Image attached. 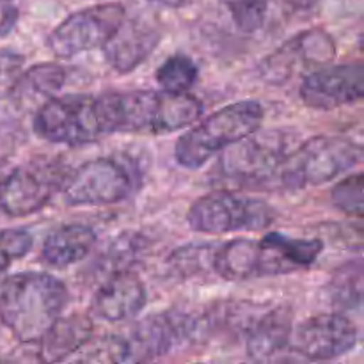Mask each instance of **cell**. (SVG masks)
I'll list each match as a JSON object with an SVG mask.
<instances>
[{
  "label": "cell",
  "instance_id": "obj_23",
  "mask_svg": "<svg viewBox=\"0 0 364 364\" xmlns=\"http://www.w3.org/2000/svg\"><path fill=\"white\" fill-rule=\"evenodd\" d=\"M327 301L340 311H358L363 304V263L354 259L334 270L326 288Z\"/></svg>",
  "mask_w": 364,
  "mask_h": 364
},
{
  "label": "cell",
  "instance_id": "obj_2",
  "mask_svg": "<svg viewBox=\"0 0 364 364\" xmlns=\"http://www.w3.org/2000/svg\"><path fill=\"white\" fill-rule=\"evenodd\" d=\"M70 301L66 284L46 272H18L0 288V320L21 343H38L63 316Z\"/></svg>",
  "mask_w": 364,
  "mask_h": 364
},
{
  "label": "cell",
  "instance_id": "obj_8",
  "mask_svg": "<svg viewBox=\"0 0 364 364\" xmlns=\"http://www.w3.org/2000/svg\"><path fill=\"white\" fill-rule=\"evenodd\" d=\"M272 205L251 196L212 192L192 203L187 223L192 231L205 235H226L237 231H263L276 220Z\"/></svg>",
  "mask_w": 364,
  "mask_h": 364
},
{
  "label": "cell",
  "instance_id": "obj_27",
  "mask_svg": "<svg viewBox=\"0 0 364 364\" xmlns=\"http://www.w3.org/2000/svg\"><path fill=\"white\" fill-rule=\"evenodd\" d=\"M331 201L340 212L350 217H363L364 180L361 173L350 174L338 181L331 191Z\"/></svg>",
  "mask_w": 364,
  "mask_h": 364
},
{
  "label": "cell",
  "instance_id": "obj_17",
  "mask_svg": "<svg viewBox=\"0 0 364 364\" xmlns=\"http://www.w3.org/2000/svg\"><path fill=\"white\" fill-rule=\"evenodd\" d=\"M259 244L265 258V277L309 269L323 251L320 238H294L279 231H269Z\"/></svg>",
  "mask_w": 364,
  "mask_h": 364
},
{
  "label": "cell",
  "instance_id": "obj_3",
  "mask_svg": "<svg viewBox=\"0 0 364 364\" xmlns=\"http://www.w3.org/2000/svg\"><path fill=\"white\" fill-rule=\"evenodd\" d=\"M263 117L265 109L255 100L230 103L185 132L174 144V159L185 169H199L224 148L258 130Z\"/></svg>",
  "mask_w": 364,
  "mask_h": 364
},
{
  "label": "cell",
  "instance_id": "obj_20",
  "mask_svg": "<svg viewBox=\"0 0 364 364\" xmlns=\"http://www.w3.org/2000/svg\"><path fill=\"white\" fill-rule=\"evenodd\" d=\"M96 231L85 224H64L46 237L41 256L55 269H66L91 255L96 244Z\"/></svg>",
  "mask_w": 364,
  "mask_h": 364
},
{
  "label": "cell",
  "instance_id": "obj_7",
  "mask_svg": "<svg viewBox=\"0 0 364 364\" xmlns=\"http://www.w3.org/2000/svg\"><path fill=\"white\" fill-rule=\"evenodd\" d=\"M137 183V167L117 156H100L68 173L60 191L70 206H109L130 198Z\"/></svg>",
  "mask_w": 364,
  "mask_h": 364
},
{
  "label": "cell",
  "instance_id": "obj_1",
  "mask_svg": "<svg viewBox=\"0 0 364 364\" xmlns=\"http://www.w3.org/2000/svg\"><path fill=\"white\" fill-rule=\"evenodd\" d=\"M107 135H164L199 119L203 105L191 92L166 91L107 92L98 96Z\"/></svg>",
  "mask_w": 364,
  "mask_h": 364
},
{
  "label": "cell",
  "instance_id": "obj_19",
  "mask_svg": "<svg viewBox=\"0 0 364 364\" xmlns=\"http://www.w3.org/2000/svg\"><path fill=\"white\" fill-rule=\"evenodd\" d=\"M212 269L226 281H251L265 277V258L259 240L233 238L213 251Z\"/></svg>",
  "mask_w": 364,
  "mask_h": 364
},
{
  "label": "cell",
  "instance_id": "obj_28",
  "mask_svg": "<svg viewBox=\"0 0 364 364\" xmlns=\"http://www.w3.org/2000/svg\"><path fill=\"white\" fill-rule=\"evenodd\" d=\"M213 245H187L180 247L171 255L169 267L174 270L176 276H192L199 270L212 267Z\"/></svg>",
  "mask_w": 364,
  "mask_h": 364
},
{
  "label": "cell",
  "instance_id": "obj_22",
  "mask_svg": "<svg viewBox=\"0 0 364 364\" xmlns=\"http://www.w3.org/2000/svg\"><path fill=\"white\" fill-rule=\"evenodd\" d=\"M66 70L60 64H34L27 71L18 75L7 95L18 107L36 105L38 102L43 103L60 91V87L66 84Z\"/></svg>",
  "mask_w": 364,
  "mask_h": 364
},
{
  "label": "cell",
  "instance_id": "obj_5",
  "mask_svg": "<svg viewBox=\"0 0 364 364\" xmlns=\"http://www.w3.org/2000/svg\"><path fill=\"white\" fill-rule=\"evenodd\" d=\"M36 135L52 144L84 146L107 135L98 96H52L38 107L32 123Z\"/></svg>",
  "mask_w": 364,
  "mask_h": 364
},
{
  "label": "cell",
  "instance_id": "obj_15",
  "mask_svg": "<svg viewBox=\"0 0 364 364\" xmlns=\"http://www.w3.org/2000/svg\"><path fill=\"white\" fill-rule=\"evenodd\" d=\"M162 31L148 18H124L114 34L102 45L107 64L124 75L137 70L160 45Z\"/></svg>",
  "mask_w": 364,
  "mask_h": 364
},
{
  "label": "cell",
  "instance_id": "obj_21",
  "mask_svg": "<svg viewBox=\"0 0 364 364\" xmlns=\"http://www.w3.org/2000/svg\"><path fill=\"white\" fill-rule=\"evenodd\" d=\"M92 338V322L87 316L71 315L55 320L52 327L41 336L39 361L59 363L68 361L85 341Z\"/></svg>",
  "mask_w": 364,
  "mask_h": 364
},
{
  "label": "cell",
  "instance_id": "obj_9",
  "mask_svg": "<svg viewBox=\"0 0 364 364\" xmlns=\"http://www.w3.org/2000/svg\"><path fill=\"white\" fill-rule=\"evenodd\" d=\"M68 169L57 159H34L14 167L0 181V212L7 217L32 215L63 188Z\"/></svg>",
  "mask_w": 364,
  "mask_h": 364
},
{
  "label": "cell",
  "instance_id": "obj_30",
  "mask_svg": "<svg viewBox=\"0 0 364 364\" xmlns=\"http://www.w3.org/2000/svg\"><path fill=\"white\" fill-rule=\"evenodd\" d=\"M32 235L31 231L23 228H9V230L0 231V276L14 262L23 258L32 249Z\"/></svg>",
  "mask_w": 364,
  "mask_h": 364
},
{
  "label": "cell",
  "instance_id": "obj_16",
  "mask_svg": "<svg viewBox=\"0 0 364 364\" xmlns=\"http://www.w3.org/2000/svg\"><path fill=\"white\" fill-rule=\"evenodd\" d=\"M148 302V291L141 277L130 269L110 274L91 302V315L109 323L134 320Z\"/></svg>",
  "mask_w": 364,
  "mask_h": 364
},
{
  "label": "cell",
  "instance_id": "obj_31",
  "mask_svg": "<svg viewBox=\"0 0 364 364\" xmlns=\"http://www.w3.org/2000/svg\"><path fill=\"white\" fill-rule=\"evenodd\" d=\"M23 57L13 50H0V91H9L13 82L20 75Z\"/></svg>",
  "mask_w": 364,
  "mask_h": 364
},
{
  "label": "cell",
  "instance_id": "obj_6",
  "mask_svg": "<svg viewBox=\"0 0 364 364\" xmlns=\"http://www.w3.org/2000/svg\"><path fill=\"white\" fill-rule=\"evenodd\" d=\"M295 146V132L284 128L259 132L258 128L224 148L217 167L228 180L265 183L276 178L277 171Z\"/></svg>",
  "mask_w": 364,
  "mask_h": 364
},
{
  "label": "cell",
  "instance_id": "obj_4",
  "mask_svg": "<svg viewBox=\"0 0 364 364\" xmlns=\"http://www.w3.org/2000/svg\"><path fill=\"white\" fill-rule=\"evenodd\" d=\"M363 160V146L340 135H316L297 144L276 178L287 191H301L336 180Z\"/></svg>",
  "mask_w": 364,
  "mask_h": 364
},
{
  "label": "cell",
  "instance_id": "obj_33",
  "mask_svg": "<svg viewBox=\"0 0 364 364\" xmlns=\"http://www.w3.org/2000/svg\"><path fill=\"white\" fill-rule=\"evenodd\" d=\"M153 4H159V6L164 7H171V9H180V7L191 6L194 0H149Z\"/></svg>",
  "mask_w": 364,
  "mask_h": 364
},
{
  "label": "cell",
  "instance_id": "obj_29",
  "mask_svg": "<svg viewBox=\"0 0 364 364\" xmlns=\"http://www.w3.org/2000/svg\"><path fill=\"white\" fill-rule=\"evenodd\" d=\"M146 249V240L142 235L139 233H121L116 240L110 244V247L105 252V263L107 265H114L112 272L117 270H127L128 263L139 258Z\"/></svg>",
  "mask_w": 364,
  "mask_h": 364
},
{
  "label": "cell",
  "instance_id": "obj_25",
  "mask_svg": "<svg viewBox=\"0 0 364 364\" xmlns=\"http://www.w3.org/2000/svg\"><path fill=\"white\" fill-rule=\"evenodd\" d=\"M68 361L82 363H127V345L124 338L117 334L100 338H91L85 341Z\"/></svg>",
  "mask_w": 364,
  "mask_h": 364
},
{
  "label": "cell",
  "instance_id": "obj_11",
  "mask_svg": "<svg viewBox=\"0 0 364 364\" xmlns=\"http://www.w3.org/2000/svg\"><path fill=\"white\" fill-rule=\"evenodd\" d=\"M127 18V7L119 2H103L78 9L64 18L48 36V48L59 59L102 46Z\"/></svg>",
  "mask_w": 364,
  "mask_h": 364
},
{
  "label": "cell",
  "instance_id": "obj_10",
  "mask_svg": "<svg viewBox=\"0 0 364 364\" xmlns=\"http://www.w3.org/2000/svg\"><path fill=\"white\" fill-rule=\"evenodd\" d=\"M206 333L205 318L185 311L156 313L135 323L124 338L127 363H148L194 343Z\"/></svg>",
  "mask_w": 364,
  "mask_h": 364
},
{
  "label": "cell",
  "instance_id": "obj_26",
  "mask_svg": "<svg viewBox=\"0 0 364 364\" xmlns=\"http://www.w3.org/2000/svg\"><path fill=\"white\" fill-rule=\"evenodd\" d=\"M237 28L244 34H255L265 25L269 0H220Z\"/></svg>",
  "mask_w": 364,
  "mask_h": 364
},
{
  "label": "cell",
  "instance_id": "obj_24",
  "mask_svg": "<svg viewBox=\"0 0 364 364\" xmlns=\"http://www.w3.org/2000/svg\"><path fill=\"white\" fill-rule=\"evenodd\" d=\"M155 77L162 91L181 95V92H188L194 87L199 77V70L192 57H188L187 53L178 52L167 57L160 64Z\"/></svg>",
  "mask_w": 364,
  "mask_h": 364
},
{
  "label": "cell",
  "instance_id": "obj_12",
  "mask_svg": "<svg viewBox=\"0 0 364 364\" xmlns=\"http://www.w3.org/2000/svg\"><path fill=\"white\" fill-rule=\"evenodd\" d=\"M336 55V41L323 28H309L291 36L288 41L259 63V77L274 85L284 84L297 71L326 66Z\"/></svg>",
  "mask_w": 364,
  "mask_h": 364
},
{
  "label": "cell",
  "instance_id": "obj_18",
  "mask_svg": "<svg viewBox=\"0 0 364 364\" xmlns=\"http://www.w3.org/2000/svg\"><path fill=\"white\" fill-rule=\"evenodd\" d=\"M291 331L294 309L290 306H277L256 316L247 329V355L258 363L279 358L290 347Z\"/></svg>",
  "mask_w": 364,
  "mask_h": 364
},
{
  "label": "cell",
  "instance_id": "obj_14",
  "mask_svg": "<svg viewBox=\"0 0 364 364\" xmlns=\"http://www.w3.org/2000/svg\"><path fill=\"white\" fill-rule=\"evenodd\" d=\"M301 100L315 110H334L359 102L364 95V66L361 60L338 66H320L302 80Z\"/></svg>",
  "mask_w": 364,
  "mask_h": 364
},
{
  "label": "cell",
  "instance_id": "obj_13",
  "mask_svg": "<svg viewBox=\"0 0 364 364\" xmlns=\"http://www.w3.org/2000/svg\"><path fill=\"white\" fill-rule=\"evenodd\" d=\"M358 327L341 313H322L304 320L291 331L290 348L308 361H333L358 345Z\"/></svg>",
  "mask_w": 364,
  "mask_h": 364
},
{
  "label": "cell",
  "instance_id": "obj_32",
  "mask_svg": "<svg viewBox=\"0 0 364 364\" xmlns=\"http://www.w3.org/2000/svg\"><path fill=\"white\" fill-rule=\"evenodd\" d=\"M284 2L297 11H308L311 7H315L320 0H284Z\"/></svg>",
  "mask_w": 364,
  "mask_h": 364
}]
</instances>
